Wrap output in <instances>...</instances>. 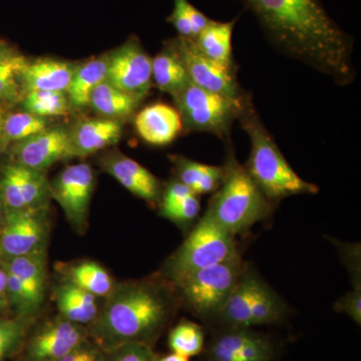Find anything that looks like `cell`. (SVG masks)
I'll list each match as a JSON object with an SVG mask.
<instances>
[{
    "instance_id": "cell-1",
    "label": "cell",
    "mask_w": 361,
    "mask_h": 361,
    "mask_svg": "<svg viewBox=\"0 0 361 361\" xmlns=\"http://www.w3.org/2000/svg\"><path fill=\"white\" fill-rule=\"evenodd\" d=\"M278 51L344 87L355 80L353 39L322 0H240Z\"/></svg>"
},
{
    "instance_id": "cell-2",
    "label": "cell",
    "mask_w": 361,
    "mask_h": 361,
    "mask_svg": "<svg viewBox=\"0 0 361 361\" xmlns=\"http://www.w3.org/2000/svg\"><path fill=\"white\" fill-rule=\"evenodd\" d=\"M104 299L87 327L90 341L104 351L126 343L154 348L180 304L174 285L163 276L116 283Z\"/></svg>"
},
{
    "instance_id": "cell-3",
    "label": "cell",
    "mask_w": 361,
    "mask_h": 361,
    "mask_svg": "<svg viewBox=\"0 0 361 361\" xmlns=\"http://www.w3.org/2000/svg\"><path fill=\"white\" fill-rule=\"evenodd\" d=\"M237 120L251 142L250 156L244 167L271 205L275 207L296 195L318 194L319 188L303 180L289 165L259 116L248 92L242 99Z\"/></svg>"
},
{
    "instance_id": "cell-4",
    "label": "cell",
    "mask_w": 361,
    "mask_h": 361,
    "mask_svg": "<svg viewBox=\"0 0 361 361\" xmlns=\"http://www.w3.org/2000/svg\"><path fill=\"white\" fill-rule=\"evenodd\" d=\"M225 177L207 207L206 215L233 236L245 234L254 225L267 219L274 206L237 160L234 149H228Z\"/></svg>"
},
{
    "instance_id": "cell-5",
    "label": "cell",
    "mask_w": 361,
    "mask_h": 361,
    "mask_svg": "<svg viewBox=\"0 0 361 361\" xmlns=\"http://www.w3.org/2000/svg\"><path fill=\"white\" fill-rule=\"evenodd\" d=\"M237 257L241 256L236 237L204 214L190 230L184 243L168 259L161 276L174 282L196 271Z\"/></svg>"
},
{
    "instance_id": "cell-6",
    "label": "cell",
    "mask_w": 361,
    "mask_h": 361,
    "mask_svg": "<svg viewBox=\"0 0 361 361\" xmlns=\"http://www.w3.org/2000/svg\"><path fill=\"white\" fill-rule=\"evenodd\" d=\"M241 257L204 268L174 282L180 303L208 325L215 324L241 274Z\"/></svg>"
},
{
    "instance_id": "cell-7",
    "label": "cell",
    "mask_w": 361,
    "mask_h": 361,
    "mask_svg": "<svg viewBox=\"0 0 361 361\" xmlns=\"http://www.w3.org/2000/svg\"><path fill=\"white\" fill-rule=\"evenodd\" d=\"M172 97L185 132L210 133L229 142L233 123L238 118L243 97L230 99L201 89L191 82Z\"/></svg>"
},
{
    "instance_id": "cell-8",
    "label": "cell",
    "mask_w": 361,
    "mask_h": 361,
    "mask_svg": "<svg viewBox=\"0 0 361 361\" xmlns=\"http://www.w3.org/2000/svg\"><path fill=\"white\" fill-rule=\"evenodd\" d=\"M49 228V206L6 210L0 231V261L47 250Z\"/></svg>"
},
{
    "instance_id": "cell-9",
    "label": "cell",
    "mask_w": 361,
    "mask_h": 361,
    "mask_svg": "<svg viewBox=\"0 0 361 361\" xmlns=\"http://www.w3.org/2000/svg\"><path fill=\"white\" fill-rule=\"evenodd\" d=\"M205 343L204 361H276L277 345L250 327H214Z\"/></svg>"
},
{
    "instance_id": "cell-10",
    "label": "cell",
    "mask_w": 361,
    "mask_h": 361,
    "mask_svg": "<svg viewBox=\"0 0 361 361\" xmlns=\"http://www.w3.org/2000/svg\"><path fill=\"white\" fill-rule=\"evenodd\" d=\"M169 42L182 61L190 82L201 89L233 99H241L246 94L239 84L237 71L228 70L204 56L194 39L178 35Z\"/></svg>"
},
{
    "instance_id": "cell-11",
    "label": "cell",
    "mask_w": 361,
    "mask_h": 361,
    "mask_svg": "<svg viewBox=\"0 0 361 361\" xmlns=\"http://www.w3.org/2000/svg\"><path fill=\"white\" fill-rule=\"evenodd\" d=\"M94 185L96 175L87 163L68 166L49 182L51 199L58 202L66 219L78 233L87 228Z\"/></svg>"
},
{
    "instance_id": "cell-12",
    "label": "cell",
    "mask_w": 361,
    "mask_h": 361,
    "mask_svg": "<svg viewBox=\"0 0 361 361\" xmlns=\"http://www.w3.org/2000/svg\"><path fill=\"white\" fill-rule=\"evenodd\" d=\"M87 339L85 326L58 315L27 334L20 348L23 360L59 361Z\"/></svg>"
},
{
    "instance_id": "cell-13",
    "label": "cell",
    "mask_w": 361,
    "mask_h": 361,
    "mask_svg": "<svg viewBox=\"0 0 361 361\" xmlns=\"http://www.w3.org/2000/svg\"><path fill=\"white\" fill-rule=\"evenodd\" d=\"M0 197L6 210L49 206L51 197L47 173L11 161L1 164Z\"/></svg>"
},
{
    "instance_id": "cell-14",
    "label": "cell",
    "mask_w": 361,
    "mask_h": 361,
    "mask_svg": "<svg viewBox=\"0 0 361 361\" xmlns=\"http://www.w3.org/2000/svg\"><path fill=\"white\" fill-rule=\"evenodd\" d=\"M106 82L123 92L144 97L153 85L152 59L135 35L108 54Z\"/></svg>"
},
{
    "instance_id": "cell-15",
    "label": "cell",
    "mask_w": 361,
    "mask_h": 361,
    "mask_svg": "<svg viewBox=\"0 0 361 361\" xmlns=\"http://www.w3.org/2000/svg\"><path fill=\"white\" fill-rule=\"evenodd\" d=\"M8 161L35 170L47 171L54 164L73 158L70 127L54 125L6 149Z\"/></svg>"
},
{
    "instance_id": "cell-16",
    "label": "cell",
    "mask_w": 361,
    "mask_h": 361,
    "mask_svg": "<svg viewBox=\"0 0 361 361\" xmlns=\"http://www.w3.org/2000/svg\"><path fill=\"white\" fill-rule=\"evenodd\" d=\"M99 164L104 172L115 178L130 193L152 205H158L163 186L148 169L118 149L103 154L99 157Z\"/></svg>"
},
{
    "instance_id": "cell-17",
    "label": "cell",
    "mask_w": 361,
    "mask_h": 361,
    "mask_svg": "<svg viewBox=\"0 0 361 361\" xmlns=\"http://www.w3.org/2000/svg\"><path fill=\"white\" fill-rule=\"evenodd\" d=\"M73 158H85L114 146L123 135V123L111 118H82L70 127Z\"/></svg>"
},
{
    "instance_id": "cell-18",
    "label": "cell",
    "mask_w": 361,
    "mask_h": 361,
    "mask_svg": "<svg viewBox=\"0 0 361 361\" xmlns=\"http://www.w3.org/2000/svg\"><path fill=\"white\" fill-rule=\"evenodd\" d=\"M134 125L142 141L157 147L170 145L184 130L177 109L163 103L149 104L140 111Z\"/></svg>"
},
{
    "instance_id": "cell-19",
    "label": "cell",
    "mask_w": 361,
    "mask_h": 361,
    "mask_svg": "<svg viewBox=\"0 0 361 361\" xmlns=\"http://www.w3.org/2000/svg\"><path fill=\"white\" fill-rule=\"evenodd\" d=\"M288 314L289 308L283 298L259 275L237 327L277 325L284 322Z\"/></svg>"
},
{
    "instance_id": "cell-20",
    "label": "cell",
    "mask_w": 361,
    "mask_h": 361,
    "mask_svg": "<svg viewBox=\"0 0 361 361\" xmlns=\"http://www.w3.org/2000/svg\"><path fill=\"white\" fill-rule=\"evenodd\" d=\"M78 65L49 58L27 61L20 75L23 92L26 94L33 90L66 92Z\"/></svg>"
},
{
    "instance_id": "cell-21",
    "label": "cell",
    "mask_w": 361,
    "mask_h": 361,
    "mask_svg": "<svg viewBox=\"0 0 361 361\" xmlns=\"http://www.w3.org/2000/svg\"><path fill=\"white\" fill-rule=\"evenodd\" d=\"M161 217L191 230L201 212L200 196L174 178L161 189L158 203Z\"/></svg>"
},
{
    "instance_id": "cell-22",
    "label": "cell",
    "mask_w": 361,
    "mask_h": 361,
    "mask_svg": "<svg viewBox=\"0 0 361 361\" xmlns=\"http://www.w3.org/2000/svg\"><path fill=\"white\" fill-rule=\"evenodd\" d=\"M25 289L37 310H42L47 285V250L0 261Z\"/></svg>"
},
{
    "instance_id": "cell-23",
    "label": "cell",
    "mask_w": 361,
    "mask_h": 361,
    "mask_svg": "<svg viewBox=\"0 0 361 361\" xmlns=\"http://www.w3.org/2000/svg\"><path fill=\"white\" fill-rule=\"evenodd\" d=\"M59 315L87 329L99 314L97 297L63 280L54 290Z\"/></svg>"
},
{
    "instance_id": "cell-24",
    "label": "cell",
    "mask_w": 361,
    "mask_h": 361,
    "mask_svg": "<svg viewBox=\"0 0 361 361\" xmlns=\"http://www.w3.org/2000/svg\"><path fill=\"white\" fill-rule=\"evenodd\" d=\"M238 18L228 21L211 20L194 40L199 51L211 61L237 71L233 56L232 39Z\"/></svg>"
},
{
    "instance_id": "cell-25",
    "label": "cell",
    "mask_w": 361,
    "mask_h": 361,
    "mask_svg": "<svg viewBox=\"0 0 361 361\" xmlns=\"http://www.w3.org/2000/svg\"><path fill=\"white\" fill-rule=\"evenodd\" d=\"M170 159L176 179L199 196L215 193L224 180V165H207L184 156H171Z\"/></svg>"
},
{
    "instance_id": "cell-26",
    "label": "cell",
    "mask_w": 361,
    "mask_h": 361,
    "mask_svg": "<svg viewBox=\"0 0 361 361\" xmlns=\"http://www.w3.org/2000/svg\"><path fill=\"white\" fill-rule=\"evenodd\" d=\"M108 54L90 59L80 65L71 78L66 94L71 110H82L90 106V96L97 85L106 80Z\"/></svg>"
},
{
    "instance_id": "cell-27",
    "label": "cell",
    "mask_w": 361,
    "mask_h": 361,
    "mask_svg": "<svg viewBox=\"0 0 361 361\" xmlns=\"http://www.w3.org/2000/svg\"><path fill=\"white\" fill-rule=\"evenodd\" d=\"M142 99L144 97L123 92L104 80L92 92L90 108L103 118L122 122L134 115Z\"/></svg>"
},
{
    "instance_id": "cell-28",
    "label": "cell",
    "mask_w": 361,
    "mask_h": 361,
    "mask_svg": "<svg viewBox=\"0 0 361 361\" xmlns=\"http://www.w3.org/2000/svg\"><path fill=\"white\" fill-rule=\"evenodd\" d=\"M152 80L159 90L171 96L190 82L187 71L169 40L155 58L152 59Z\"/></svg>"
},
{
    "instance_id": "cell-29",
    "label": "cell",
    "mask_w": 361,
    "mask_h": 361,
    "mask_svg": "<svg viewBox=\"0 0 361 361\" xmlns=\"http://www.w3.org/2000/svg\"><path fill=\"white\" fill-rule=\"evenodd\" d=\"M63 280L77 285L97 298H106L115 287L110 273L94 261H80L61 266Z\"/></svg>"
},
{
    "instance_id": "cell-30",
    "label": "cell",
    "mask_w": 361,
    "mask_h": 361,
    "mask_svg": "<svg viewBox=\"0 0 361 361\" xmlns=\"http://www.w3.org/2000/svg\"><path fill=\"white\" fill-rule=\"evenodd\" d=\"M54 123V118L33 115L25 111H7L4 122V146L6 149L14 142H21L32 135L49 129Z\"/></svg>"
},
{
    "instance_id": "cell-31",
    "label": "cell",
    "mask_w": 361,
    "mask_h": 361,
    "mask_svg": "<svg viewBox=\"0 0 361 361\" xmlns=\"http://www.w3.org/2000/svg\"><path fill=\"white\" fill-rule=\"evenodd\" d=\"M20 104L23 111L49 118L66 116L73 111L66 92L33 90L25 94Z\"/></svg>"
},
{
    "instance_id": "cell-32",
    "label": "cell",
    "mask_w": 361,
    "mask_h": 361,
    "mask_svg": "<svg viewBox=\"0 0 361 361\" xmlns=\"http://www.w3.org/2000/svg\"><path fill=\"white\" fill-rule=\"evenodd\" d=\"M205 343L203 327L190 320H180L169 334L168 344L171 351L188 358L201 355Z\"/></svg>"
},
{
    "instance_id": "cell-33",
    "label": "cell",
    "mask_w": 361,
    "mask_h": 361,
    "mask_svg": "<svg viewBox=\"0 0 361 361\" xmlns=\"http://www.w3.org/2000/svg\"><path fill=\"white\" fill-rule=\"evenodd\" d=\"M28 59L20 52L0 63V104L11 109L25 96L20 75Z\"/></svg>"
},
{
    "instance_id": "cell-34",
    "label": "cell",
    "mask_w": 361,
    "mask_h": 361,
    "mask_svg": "<svg viewBox=\"0 0 361 361\" xmlns=\"http://www.w3.org/2000/svg\"><path fill=\"white\" fill-rule=\"evenodd\" d=\"M173 4L174 8L167 21L174 26L180 37L195 39L211 20L190 0H173Z\"/></svg>"
},
{
    "instance_id": "cell-35",
    "label": "cell",
    "mask_w": 361,
    "mask_h": 361,
    "mask_svg": "<svg viewBox=\"0 0 361 361\" xmlns=\"http://www.w3.org/2000/svg\"><path fill=\"white\" fill-rule=\"evenodd\" d=\"M32 323L18 318L0 316V361H6L20 350Z\"/></svg>"
},
{
    "instance_id": "cell-36",
    "label": "cell",
    "mask_w": 361,
    "mask_h": 361,
    "mask_svg": "<svg viewBox=\"0 0 361 361\" xmlns=\"http://www.w3.org/2000/svg\"><path fill=\"white\" fill-rule=\"evenodd\" d=\"M106 353V361H157L154 348L144 343H126Z\"/></svg>"
},
{
    "instance_id": "cell-37",
    "label": "cell",
    "mask_w": 361,
    "mask_h": 361,
    "mask_svg": "<svg viewBox=\"0 0 361 361\" xmlns=\"http://www.w3.org/2000/svg\"><path fill=\"white\" fill-rule=\"evenodd\" d=\"M336 244L342 263L345 266L349 274L353 289L361 290V263L360 244L343 243V242L331 240Z\"/></svg>"
},
{
    "instance_id": "cell-38",
    "label": "cell",
    "mask_w": 361,
    "mask_h": 361,
    "mask_svg": "<svg viewBox=\"0 0 361 361\" xmlns=\"http://www.w3.org/2000/svg\"><path fill=\"white\" fill-rule=\"evenodd\" d=\"M334 310L344 313L350 317L355 323H361V290L353 289L345 295L339 298L334 304Z\"/></svg>"
},
{
    "instance_id": "cell-39",
    "label": "cell",
    "mask_w": 361,
    "mask_h": 361,
    "mask_svg": "<svg viewBox=\"0 0 361 361\" xmlns=\"http://www.w3.org/2000/svg\"><path fill=\"white\" fill-rule=\"evenodd\" d=\"M59 361H106V353L87 339Z\"/></svg>"
},
{
    "instance_id": "cell-40",
    "label": "cell",
    "mask_w": 361,
    "mask_h": 361,
    "mask_svg": "<svg viewBox=\"0 0 361 361\" xmlns=\"http://www.w3.org/2000/svg\"><path fill=\"white\" fill-rule=\"evenodd\" d=\"M0 316L13 317L8 300V288H7V273L6 268L0 264Z\"/></svg>"
},
{
    "instance_id": "cell-41",
    "label": "cell",
    "mask_w": 361,
    "mask_h": 361,
    "mask_svg": "<svg viewBox=\"0 0 361 361\" xmlns=\"http://www.w3.org/2000/svg\"><path fill=\"white\" fill-rule=\"evenodd\" d=\"M20 54V51L13 47L6 39H0V63H4L7 59L13 58L16 54Z\"/></svg>"
},
{
    "instance_id": "cell-42",
    "label": "cell",
    "mask_w": 361,
    "mask_h": 361,
    "mask_svg": "<svg viewBox=\"0 0 361 361\" xmlns=\"http://www.w3.org/2000/svg\"><path fill=\"white\" fill-rule=\"evenodd\" d=\"M11 109L7 108L6 106L0 104V154L6 152V146H4V137H2V132H4V122L6 118L7 111Z\"/></svg>"
},
{
    "instance_id": "cell-43",
    "label": "cell",
    "mask_w": 361,
    "mask_h": 361,
    "mask_svg": "<svg viewBox=\"0 0 361 361\" xmlns=\"http://www.w3.org/2000/svg\"><path fill=\"white\" fill-rule=\"evenodd\" d=\"M157 361H189V358L186 356L177 355V353H171L170 355L158 357Z\"/></svg>"
},
{
    "instance_id": "cell-44",
    "label": "cell",
    "mask_w": 361,
    "mask_h": 361,
    "mask_svg": "<svg viewBox=\"0 0 361 361\" xmlns=\"http://www.w3.org/2000/svg\"><path fill=\"white\" fill-rule=\"evenodd\" d=\"M6 209L4 207V202L0 197V231H1L2 226H4V219H6Z\"/></svg>"
}]
</instances>
